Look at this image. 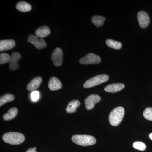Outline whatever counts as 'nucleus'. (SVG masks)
Returning a JSON list of instances; mask_svg holds the SVG:
<instances>
[{
	"label": "nucleus",
	"instance_id": "nucleus-1",
	"mask_svg": "<svg viewBox=\"0 0 152 152\" xmlns=\"http://www.w3.org/2000/svg\"><path fill=\"white\" fill-rule=\"evenodd\" d=\"M124 114L125 110L123 107H117L114 109L109 115L110 124L113 126H118L122 121Z\"/></svg>",
	"mask_w": 152,
	"mask_h": 152
},
{
	"label": "nucleus",
	"instance_id": "nucleus-2",
	"mask_svg": "<svg viewBox=\"0 0 152 152\" xmlns=\"http://www.w3.org/2000/svg\"><path fill=\"white\" fill-rule=\"evenodd\" d=\"M3 140L5 142L12 145L22 143L25 141V136L20 133L11 132L4 134Z\"/></svg>",
	"mask_w": 152,
	"mask_h": 152
},
{
	"label": "nucleus",
	"instance_id": "nucleus-3",
	"mask_svg": "<svg viewBox=\"0 0 152 152\" xmlns=\"http://www.w3.org/2000/svg\"><path fill=\"white\" fill-rule=\"evenodd\" d=\"M72 140L75 143L83 146L92 145L96 142L94 137L87 135H75L72 137Z\"/></svg>",
	"mask_w": 152,
	"mask_h": 152
},
{
	"label": "nucleus",
	"instance_id": "nucleus-4",
	"mask_svg": "<svg viewBox=\"0 0 152 152\" xmlns=\"http://www.w3.org/2000/svg\"><path fill=\"white\" fill-rule=\"evenodd\" d=\"M109 79V76L107 75H100L95 76L94 77L89 79L87 81L85 82L83 85V87L85 88H88L96 86L107 81Z\"/></svg>",
	"mask_w": 152,
	"mask_h": 152
},
{
	"label": "nucleus",
	"instance_id": "nucleus-5",
	"mask_svg": "<svg viewBox=\"0 0 152 152\" xmlns=\"http://www.w3.org/2000/svg\"><path fill=\"white\" fill-rule=\"evenodd\" d=\"M101 61L100 57L98 55L90 53L81 58L79 62L81 64H99Z\"/></svg>",
	"mask_w": 152,
	"mask_h": 152
},
{
	"label": "nucleus",
	"instance_id": "nucleus-6",
	"mask_svg": "<svg viewBox=\"0 0 152 152\" xmlns=\"http://www.w3.org/2000/svg\"><path fill=\"white\" fill-rule=\"evenodd\" d=\"M27 41L34 46L36 48L41 50L47 46V44L42 38L38 37L34 35H30L28 38Z\"/></svg>",
	"mask_w": 152,
	"mask_h": 152
},
{
	"label": "nucleus",
	"instance_id": "nucleus-7",
	"mask_svg": "<svg viewBox=\"0 0 152 152\" xmlns=\"http://www.w3.org/2000/svg\"><path fill=\"white\" fill-rule=\"evenodd\" d=\"M137 19L139 26L142 28H145L148 26L150 18L148 14L145 11H140L137 14Z\"/></svg>",
	"mask_w": 152,
	"mask_h": 152
},
{
	"label": "nucleus",
	"instance_id": "nucleus-8",
	"mask_svg": "<svg viewBox=\"0 0 152 152\" xmlns=\"http://www.w3.org/2000/svg\"><path fill=\"white\" fill-rule=\"evenodd\" d=\"M52 61L56 66H60L62 64L63 52L60 48H56L54 50L51 56Z\"/></svg>",
	"mask_w": 152,
	"mask_h": 152
},
{
	"label": "nucleus",
	"instance_id": "nucleus-9",
	"mask_svg": "<svg viewBox=\"0 0 152 152\" xmlns=\"http://www.w3.org/2000/svg\"><path fill=\"white\" fill-rule=\"evenodd\" d=\"M101 98L97 94L90 95L85 101L86 107L87 110H91L94 107L95 104L101 101Z\"/></svg>",
	"mask_w": 152,
	"mask_h": 152
},
{
	"label": "nucleus",
	"instance_id": "nucleus-10",
	"mask_svg": "<svg viewBox=\"0 0 152 152\" xmlns=\"http://www.w3.org/2000/svg\"><path fill=\"white\" fill-rule=\"evenodd\" d=\"M21 56L18 52H13L11 55L9 68L11 71H15L19 68L18 61L20 59Z\"/></svg>",
	"mask_w": 152,
	"mask_h": 152
},
{
	"label": "nucleus",
	"instance_id": "nucleus-11",
	"mask_svg": "<svg viewBox=\"0 0 152 152\" xmlns=\"http://www.w3.org/2000/svg\"><path fill=\"white\" fill-rule=\"evenodd\" d=\"M48 88L51 91H54L61 89L62 87V83L58 79L52 77L48 83Z\"/></svg>",
	"mask_w": 152,
	"mask_h": 152
},
{
	"label": "nucleus",
	"instance_id": "nucleus-12",
	"mask_svg": "<svg viewBox=\"0 0 152 152\" xmlns=\"http://www.w3.org/2000/svg\"><path fill=\"white\" fill-rule=\"evenodd\" d=\"M15 41L13 39L3 40L0 41V51L1 52L12 49L15 46Z\"/></svg>",
	"mask_w": 152,
	"mask_h": 152
},
{
	"label": "nucleus",
	"instance_id": "nucleus-13",
	"mask_svg": "<svg viewBox=\"0 0 152 152\" xmlns=\"http://www.w3.org/2000/svg\"><path fill=\"white\" fill-rule=\"evenodd\" d=\"M125 88V85L121 83L112 84L105 87L104 91L107 92L116 93L120 91Z\"/></svg>",
	"mask_w": 152,
	"mask_h": 152
},
{
	"label": "nucleus",
	"instance_id": "nucleus-14",
	"mask_svg": "<svg viewBox=\"0 0 152 152\" xmlns=\"http://www.w3.org/2000/svg\"><path fill=\"white\" fill-rule=\"evenodd\" d=\"M42 81V79L40 77H36L28 84L27 88L28 91H34L39 87Z\"/></svg>",
	"mask_w": 152,
	"mask_h": 152
},
{
	"label": "nucleus",
	"instance_id": "nucleus-15",
	"mask_svg": "<svg viewBox=\"0 0 152 152\" xmlns=\"http://www.w3.org/2000/svg\"><path fill=\"white\" fill-rule=\"evenodd\" d=\"M50 34V30L47 26H43L37 29L35 31L36 36L38 37H45Z\"/></svg>",
	"mask_w": 152,
	"mask_h": 152
},
{
	"label": "nucleus",
	"instance_id": "nucleus-16",
	"mask_svg": "<svg viewBox=\"0 0 152 152\" xmlns=\"http://www.w3.org/2000/svg\"><path fill=\"white\" fill-rule=\"evenodd\" d=\"M80 102L77 100L71 101L66 108V112L69 113H75L77 111V109L80 105Z\"/></svg>",
	"mask_w": 152,
	"mask_h": 152
},
{
	"label": "nucleus",
	"instance_id": "nucleus-17",
	"mask_svg": "<svg viewBox=\"0 0 152 152\" xmlns=\"http://www.w3.org/2000/svg\"><path fill=\"white\" fill-rule=\"evenodd\" d=\"M16 8L17 10L21 12H29L32 9L31 6L24 1H21L17 3Z\"/></svg>",
	"mask_w": 152,
	"mask_h": 152
},
{
	"label": "nucleus",
	"instance_id": "nucleus-18",
	"mask_svg": "<svg viewBox=\"0 0 152 152\" xmlns=\"http://www.w3.org/2000/svg\"><path fill=\"white\" fill-rule=\"evenodd\" d=\"M18 113V109L15 107L10 109L7 113L3 115V119L5 121H10L16 116Z\"/></svg>",
	"mask_w": 152,
	"mask_h": 152
},
{
	"label": "nucleus",
	"instance_id": "nucleus-19",
	"mask_svg": "<svg viewBox=\"0 0 152 152\" xmlns=\"http://www.w3.org/2000/svg\"><path fill=\"white\" fill-rule=\"evenodd\" d=\"M106 20L105 17L100 15H95L92 18V22L97 27H100L104 25Z\"/></svg>",
	"mask_w": 152,
	"mask_h": 152
},
{
	"label": "nucleus",
	"instance_id": "nucleus-20",
	"mask_svg": "<svg viewBox=\"0 0 152 152\" xmlns=\"http://www.w3.org/2000/svg\"><path fill=\"white\" fill-rule=\"evenodd\" d=\"M107 45L110 48L115 50H119L122 48V44L121 42L113 40L108 39L106 41Z\"/></svg>",
	"mask_w": 152,
	"mask_h": 152
},
{
	"label": "nucleus",
	"instance_id": "nucleus-21",
	"mask_svg": "<svg viewBox=\"0 0 152 152\" xmlns=\"http://www.w3.org/2000/svg\"><path fill=\"white\" fill-rule=\"evenodd\" d=\"M15 99V96L12 94H6L1 96L0 98V106L1 107L4 104L8 102H12Z\"/></svg>",
	"mask_w": 152,
	"mask_h": 152
},
{
	"label": "nucleus",
	"instance_id": "nucleus-22",
	"mask_svg": "<svg viewBox=\"0 0 152 152\" xmlns=\"http://www.w3.org/2000/svg\"><path fill=\"white\" fill-rule=\"evenodd\" d=\"M11 60V56L7 53H1L0 54V64H4L10 62Z\"/></svg>",
	"mask_w": 152,
	"mask_h": 152
},
{
	"label": "nucleus",
	"instance_id": "nucleus-23",
	"mask_svg": "<svg viewBox=\"0 0 152 152\" xmlns=\"http://www.w3.org/2000/svg\"><path fill=\"white\" fill-rule=\"evenodd\" d=\"M133 147L136 149L144 151L146 148L145 144L141 142H136L133 143Z\"/></svg>",
	"mask_w": 152,
	"mask_h": 152
},
{
	"label": "nucleus",
	"instance_id": "nucleus-24",
	"mask_svg": "<svg viewBox=\"0 0 152 152\" xmlns=\"http://www.w3.org/2000/svg\"><path fill=\"white\" fill-rule=\"evenodd\" d=\"M144 118L148 121H152V107L147 108L143 113Z\"/></svg>",
	"mask_w": 152,
	"mask_h": 152
},
{
	"label": "nucleus",
	"instance_id": "nucleus-25",
	"mask_svg": "<svg viewBox=\"0 0 152 152\" xmlns=\"http://www.w3.org/2000/svg\"><path fill=\"white\" fill-rule=\"evenodd\" d=\"M39 93L37 91H34L31 93V97L32 100L34 102H36L39 99Z\"/></svg>",
	"mask_w": 152,
	"mask_h": 152
},
{
	"label": "nucleus",
	"instance_id": "nucleus-26",
	"mask_svg": "<svg viewBox=\"0 0 152 152\" xmlns=\"http://www.w3.org/2000/svg\"><path fill=\"white\" fill-rule=\"evenodd\" d=\"M26 152H37V151L34 148H30Z\"/></svg>",
	"mask_w": 152,
	"mask_h": 152
},
{
	"label": "nucleus",
	"instance_id": "nucleus-27",
	"mask_svg": "<svg viewBox=\"0 0 152 152\" xmlns=\"http://www.w3.org/2000/svg\"><path fill=\"white\" fill-rule=\"evenodd\" d=\"M149 137L150 139H151V140L152 141V133L150 134L149 135Z\"/></svg>",
	"mask_w": 152,
	"mask_h": 152
}]
</instances>
